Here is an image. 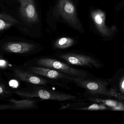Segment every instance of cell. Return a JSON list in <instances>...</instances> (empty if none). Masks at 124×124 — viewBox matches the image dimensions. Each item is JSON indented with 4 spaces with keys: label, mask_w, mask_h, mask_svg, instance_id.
I'll return each instance as SVG.
<instances>
[{
    "label": "cell",
    "mask_w": 124,
    "mask_h": 124,
    "mask_svg": "<svg viewBox=\"0 0 124 124\" xmlns=\"http://www.w3.org/2000/svg\"><path fill=\"white\" fill-rule=\"evenodd\" d=\"M52 56L71 66L99 69L104 67L95 55L84 51H69L56 52Z\"/></svg>",
    "instance_id": "obj_1"
},
{
    "label": "cell",
    "mask_w": 124,
    "mask_h": 124,
    "mask_svg": "<svg viewBox=\"0 0 124 124\" xmlns=\"http://www.w3.org/2000/svg\"><path fill=\"white\" fill-rule=\"evenodd\" d=\"M109 78L103 79L94 77L88 79H83L75 82V85L78 87L85 90L82 95L84 98L89 97L106 96L116 99L119 98L117 94L109 85Z\"/></svg>",
    "instance_id": "obj_2"
},
{
    "label": "cell",
    "mask_w": 124,
    "mask_h": 124,
    "mask_svg": "<svg viewBox=\"0 0 124 124\" xmlns=\"http://www.w3.org/2000/svg\"><path fill=\"white\" fill-rule=\"evenodd\" d=\"M16 94L26 98L34 97L42 100H52L59 102L77 101L85 99L81 93H67L44 87H36L30 91H16Z\"/></svg>",
    "instance_id": "obj_3"
},
{
    "label": "cell",
    "mask_w": 124,
    "mask_h": 124,
    "mask_svg": "<svg viewBox=\"0 0 124 124\" xmlns=\"http://www.w3.org/2000/svg\"><path fill=\"white\" fill-rule=\"evenodd\" d=\"M36 64L40 67L54 70L69 76L85 79L95 77L93 74L88 71L71 66L52 56L40 57L37 60Z\"/></svg>",
    "instance_id": "obj_4"
},
{
    "label": "cell",
    "mask_w": 124,
    "mask_h": 124,
    "mask_svg": "<svg viewBox=\"0 0 124 124\" xmlns=\"http://www.w3.org/2000/svg\"><path fill=\"white\" fill-rule=\"evenodd\" d=\"M29 71L37 75L66 84L70 83L74 84L75 82L84 79L69 76L54 70L40 67H31L29 68Z\"/></svg>",
    "instance_id": "obj_5"
},
{
    "label": "cell",
    "mask_w": 124,
    "mask_h": 124,
    "mask_svg": "<svg viewBox=\"0 0 124 124\" xmlns=\"http://www.w3.org/2000/svg\"><path fill=\"white\" fill-rule=\"evenodd\" d=\"M60 109L83 111H111V108L102 104L84 99L81 101L61 103Z\"/></svg>",
    "instance_id": "obj_6"
},
{
    "label": "cell",
    "mask_w": 124,
    "mask_h": 124,
    "mask_svg": "<svg viewBox=\"0 0 124 124\" xmlns=\"http://www.w3.org/2000/svg\"><path fill=\"white\" fill-rule=\"evenodd\" d=\"M18 0L20 3V12L24 19L31 23L38 22L39 18L34 0Z\"/></svg>",
    "instance_id": "obj_7"
},
{
    "label": "cell",
    "mask_w": 124,
    "mask_h": 124,
    "mask_svg": "<svg viewBox=\"0 0 124 124\" xmlns=\"http://www.w3.org/2000/svg\"><path fill=\"white\" fill-rule=\"evenodd\" d=\"M84 99L89 101L104 105L111 108V111H123L124 110V101L116 99L106 96L89 97Z\"/></svg>",
    "instance_id": "obj_8"
},
{
    "label": "cell",
    "mask_w": 124,
    "mask_h": 124,
    "mask_svg": "<svg viewBox=\"0 0 124 124\" xmlns=\"http://www.w3.org/2000/svg\"><path fill=\"white\" fill-rule=\"evenodd\" d=\"M110 87L114 90L119 98L124 101V68L116 71L111 78H109Z\"/></svg>",
    "instance_id": "obj_9"
},
{
    "label": "cell",
    "mask_w": 124,
    "mask_h": 124,
    "mask_svg": "<svg viewBox=\"0 0 124 124\" xmlns=\"http://www.w3.org/2000/svg\"><path fill=\"white\" fill-rule=\"evenodd\" d=\"M58 9L61 15L67 21L73 23L77 22L75 8L70 0H59Z\"/></svg>",
    "instance_id": "obj_10"
},
{
    "label": "cell",
    "mask_w": 124,
    "mask_h": 124,
    "mask_svg": "<svg viewBox=\"0 0 124 124\" xmlns=\"http://www.w3.org/2000/svg\"><path fill=\"white\" fill-rule=\"evenodd\" d=\"M35 48L34 45L23 42H8L3 46V49L6 51L18 54L29 53Z\"/></svg>",
    "instance_id": "obj_11"
},
{
    "label": "cell",
    "mask_w": 124,
    "mask_h": 124,
    "mask_svg": "<svg viewBox=\"0 0 124 124\" xmlns=\"http://www.w3.org/2000/svg\"><path fill=\"white\" fill-rule=\"evenodd\" d=\"M92 17L99 30L103 35H108V30L105 25V16L100 10H96L91 13Z\"/></svg>",
    "instance_id": "obj_12"
},
{
    "label": "cell",
    "mask_w": 124,
    "mask_h": 124,
    "mask_svg": "<svg viewBox=\"0 0 124 124\" xmlns=\"http://www.w3.org/2000/svg\"><path fill=\"white\" fill-rule=\"evenodd\" d=\"M75 43V40L72 38L68 37L61 38L54 42L53 47L56 52H62L73 46Z\"/></svg>",
    "instance_id": "obj_13"
},
{
    "label": "cell",
    "mask_w": 124,
    "mask_h": 124,
    "mask_svg": "<svg viewBox=\"0 0 124 124\" xmlns=\"http://www.w3.org/2000/svg\"><path fill=\"white\" fill-rule=\"evenodd\" d=\"M19 23L18 20L11 16L6 14L0 13V31L7 30Z\"/></svg>",
    "instance_id": "obj_14"
},
{
    "label": "cell",
    "mask_w": 124,
    "mask_h": 124,
    "mask_svg": "<svg viewBox=\"0 0 124 124\" xmlns=\"http://www.w3.org/2000/svg\"><path fill=\"white\" fill-rule=\"evenodd\" d=\"M4 92V88L3 87L0 85V94H2Z\"/></svg>",
    "instance_id": "obj_15"
}]
</instances>
